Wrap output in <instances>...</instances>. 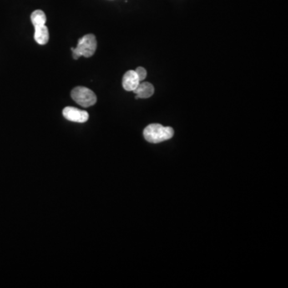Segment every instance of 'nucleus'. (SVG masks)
<instances>
[{"label": "nucleus", "mask_w": 288, "mask_h": 288, "mask_svg": "<svg viewBox=\"0 0 288 288\" xmlns=\"http://www.w3.org/2000/svg\"><path fill=\"white\" fill-rule=\"evenodd\" d=\"M174 130L170 127H163L159 123L150 124L143 131L146 140L152 143H159L172 139Z\"/></svg>", "instance_id": "nucleus-1"}, {"label": "nucleus", "mask_w": 288, "mask_h": 288, "mask_svg": "<svg viewBox=\"0 0 288 288\" xmlns=\"http://www.w3.org/2000/svg\"><path fill=\"white\" fill-rule=\"evenodd\" d=\"M97 48V40L96 36L92 34H88L79 38L76 47L72 48V56L75 59H78L81 56L86 58L92 57Z\"/></svg>", "instance_id": "nucleus-2"}, {"label": "nucleus", "mask_w": 288, "mask_h": 288, "mask_svg": "<svg viewBox=\"0 0 288 288\" xmlns=\"http://www.w3.org/2000/svg\"><path fill=\"white\" fill-rule=\"evenodd\" d=\"M71 96L76 103L83 107H92L97 102V97L94 92L85 87H75Z\"/></svg>", "instance_id": "nucleus-3"}, {"label": "nucleus", "mask_w": 288, "mask_h": 288, "mask_svg": "<svg viewBox=\"0 0 288 288\" xmlns=\"http://www.w3.org/2000/svg\"><path fill=\"white\" fill-rule=\"evenodd\" d=\"M63 115L67 120L79 123H85L89 118V115L86 111L72 107H65Z\"/></svg>", "instance_id": "nucleus-4"}, {"label": "nucleus", "mask_w": 288, "mask_h": 288, "mask_svg": "<svg viewBox=\"0 0 288 288\" xmlns=\"http://www.w3.org/2000/svg\"><path fill=\"white\" fill-rule=\"evenodd\" d=\"M140 81L135 71H128L123 77V87L128 92H133Z\"/></svg>", "instance_id": "nucleus-5"}, {"label": "nucleus", "mask_w": 288, "mask_h": 288, "mask_svg": "<svg viewBox=\"0 0 288 288\" xmlns=\"http://www.w3.org/2000/svg\"><path fill=\"white\" fill-rule=\"evenodd\" d=\"M134 94L136 95V98H148L153 96L154 92V88L152 83L148 82L139 83L138 87L133 91Z\"/></svg>", "instance_id": "nucleus-6"}, {"label": "nucleus", "mask_w": 288, "mask_h": 288, "mask_svg": "<svg viewBox=\"0 0 288 288\" xmlns=\"http://www.w3.org/2000/svg\"><path fill=\"white\" fill-rule=\"evenodd\" d=\"M34 38L36 43L40 45L47 44L49 40V32L46 25L35 27Z\"/></svg>", "instance_id": "nucleus-7"}, {"label": "nucleus", "mask_w": 288, "mask_h": 288, "mask_svg": "<svg viewBox=\"0 0 288 288\" xmlns=\"http://www.w3.org/2000/svg\"><path fill=\"white\" fill-rule=\"evenodd\" d=\"M31 20H32L34 27H38V26L46 25L47 17H46V15H45L43 11L36 10L32 14Z\"/></svg>", "instance_id": "nucleus-8"}, {"label": "nucleus", "mask_w": 288, "mask_h": 288, "mask_svg": "<svg viewBox=\"0 0 288 288\" xmlns=\"http://www.w3.org/2000/svg\"><path fill=\"white\" fill-rule=\"evenodd\" d=\"M135 72H136L137 76L139 77V79L140 82H143V81L145 79L146 77H147V71H146L145 68H143V67H137L136 70H135Z\"/></svg>", "instance_id": "nucleus-9"}]
</instances>
